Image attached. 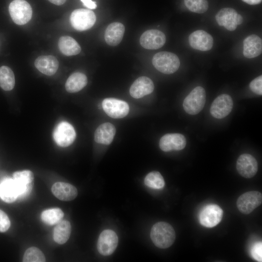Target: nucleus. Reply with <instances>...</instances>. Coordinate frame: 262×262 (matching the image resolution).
<instances>
[{
	"label": "nucleus",
	"mask_w": 262,
	"mask_h": 262,
	"mask_svg": "<svg viewBox=\"0 0 262 262\" xmlns=\"http://www.w3.org/2000/svg\"><path fill=\"white\" fill-rule=\"evenodd\" d=\"M251 254L253 258L258 262L262 261V243L258 242L252 246Z\"/></svg>",
	"instance_id": "34"
},
{
	"label": "nucleus",
	"mask_w": 262,
	"mask_h": 262,
	"mask_svg": "<svg viewBox=\"0 0 262 262\" xmlns=\"http://www.w3.org/2000/svg\"><path fill=\"white\" fill-rule=\"evenodd\" d=\"M118 242V237L114 231L105 229L99 236L97 243L98 250L102 255H110L115 250Z\"/></svg>",
	"instance_id": "9"
},
{
	"label": "nucleus",
	"mask_w": 262,
	"mask_h": 262,
	"mask_svg": "<svg viewBox=\"0 0 262 262\" xmlns=\"http://www.w3.org/2000/svg\"><path fill=\"white\" fill-rule=\"evenodd\" d=\"M115 132L116 129L114 125L110 123H103L95 132V141L99 144L108 145L113 141Z\"/></svg>",
	"instance_id": "24"
},
{
	"label": "nucleus",
	"mask_w": 262,
	"mask_h": 262,
	"mask_svg": "<svg viewBox=\"0 0 262 262\" xmlns=\"http://www.w3.org/2000/svg\"><path fill=\"white\" fill-rule=\"evenodd\" d=\"M152 63L159 71L165 74H171L179 69L180 61L174 53L162 51L156 53L152 58Z\"/></svg>",
	"instance_id": "2"
},
{
	"label": "nucleus",
	"mask_w": 262,
	"mask_h": 262,
	"mask_svg": "<svg viewBox=\"0 0 262 262\" xmlns=\"http://www.w3.org/2000/svg\"><path fill=\"white\" fill-rule=\"evenodd\" d=\"M262 202V194L258 191H253L241 195L237 200L236 204L241 213L249 214L259 206Z\"/></svg>",
	"instance_id": "8"
},
{
	"label": "nucleus",
	"mask_w": 262,
	"mask_h": 262,
	"mask_svg": "<svg viewBox=\"0 0 262 262\" xmlns=\"http://www.w3.org/2000/svg\"><path fill=\"white\" fill-rule=\"evenodd\" d=\"M74 127L68 122L62 121L55 127L53 137L56 144L61 147H66L71 145L76 138Z\"/></svg>",
	"instance_id": "6"
},
{
	"label": "nucleus",
	"mask_w": 262,
	"mask_h": 262,
	"mask_svg": "<svg viewBox=\"0 0 262 262\" xmlns=\"http://www.w3.org/2000/svg\"><path fill=\"white\" fill-rule=\"evenodd\" d=\"M205 101V89L201 86H197L186 97L183 102V107L187 113L191 115H195L202 110Z\"/></svg>",
	"instance_id": "3"
},
{
	"label": "nucleus",
	"mask_w": 262,
	"mask_h": 262,
	"mask_svg": "<svg viewBox=\"0 0 262 262\" xmlns=\"http://www.w3.org/2000/svg\"><path fill=\"white\" fill-rule=\"evenodd\" d=\"M9 12L13 21L22 25L28 22L32 18V9L25 0H14L9 6Z\"/></svg>",
	"instance_id": "4"
},
{
	"label": "nucleus",
	"mask_w": 262,
	"mask_h": 262,
	"mask_svg": "<svg viewBox=\"0 0 262 262\" xmlns=\"http://www.w3.org/2000/svg\"><path fill=\"white\" fill-rule=\"evenodd\" d=\"M145 184L153 189H161L165 184L164 179L158 171H152L149 173L144 180Z\"/></svg>",
	"instance_id": "30"
},
{
	"label": "nucleus",
	"mask_w": 262,
	"mask_h": 262,
	"mask_svg": "<svg viewBox=\"0 0 262 262\" xmlns=\"http://www.w3.org/2000/svg\"><path fill=\"white\" fill-rule=\"evenodd\" d=\"M23 262H44L46 261L43 252L36 247H31L25 252Z\"/></svg>",
	"instance_id": "31"
},
{
	"label": "nucleus",
	"mask_w": 262,
	"mask_h": 262,
	"mask_svg": "<svg viewBox=\"0 0 262 262\" xmlns=\"http://www.w3.org/2000/svg\"><path fill=\"white\" fill-rule=\"evenodd\" d=\"M13 179L19 190L18 199L27 196L31 192L33 184V174L29 170L16 171L13 173Z\"/></svg>",
	"instance_id": "10"
},
{
	"label": "nucleus",
	"mask_w": 262,
	"mask_h": 262,
	"mask_svg": "<svg viewBox=\"0 0 262 262\" xmlns=\"http://www.w3.org/2000/svg\"><path fill=\"white\" fill-rule=\"evenodd\" d=\"M19 190L13 179L6 178L0 183V197L6 203H12L18 199Z\"/></svg>",
	"instance_id": "19"
},
{
	"label": "nucleus",
	"mask_w": 262,
	"mask_h": 262,
	"mask_svg": "<svg viewBox=\"0 0 262 262\" xmlns=\"http://www.w3.org/2000/svg\"><path fill=\"white\" fill-rule=\"evenodd\" d=\"M96 20L95 13L86 9H76L72 12L70 17L72 26L79 31L89 29L94 25Z\"/></svg>",
	"instance_id": "5"
},
{
	"label": "nucleus",
	"mask_w": 262,
	"mask_h": 262,
	"mask_svg": "<svg viewBox=\"0 0 262 262\" xmlns=\"http://www.w3.org/2000/svg\"><path fill=\"white\" fill-rule=\"evenodd\" d=\"M58 47L61 52L66 56L75 55L81 51V48L78 42L69 36L61 37L59 39Z\"/></svg>",
	"instance_id": "26"
},
{
	"label": "nucleus",
	"mask_w": 262,
	"mask_h": 262,
	"mask_svg": "<svg viewBox=\"0 0 262 262\" xmlns=\"http://www.w3.org/2000/svg\"><path fill=\"white\" fill-rule=\"evenodd\" d=\"M10 221L7 215L0 210V232L6 231L10 227Z\"/></svg>",
	"instance_id": "35"
},
{
	"label": "nucleus",
	"mask_w": 262,
	"mask_h": 262,
	"mask_svg": "<svg viewBox=\"0 0 262 262\" xmlns=\"http://www.w3.org/2000/svg\"><path fill=\"white\" fill-rule=\"evenodd\" d=\"M166 41L165 34L161 31L148 30L141 35L140 38L141 45L146 49H156L162 47Z\"/></svg>",
	"instance_id": "13"
},
{
	"label": "nucleus",
	"mask_w": 262,
	"mask_h": 262,
	"mask_svg": "<svg viewBox=\"0 0 262 262\" xmlns=\"http://www.w3.org/2000/svg\"><path fill=\"white\" fill-rule=\"evenodd\" d=\"M175 232L171 225L165 222L155 224L150 231V238L153 244L160 248H166L174 243Z\"/></svg>",
	"instance_id": "1"
},
{
	"label": "nucleus",
	"mask_w": 262,
	"mask_h": 262,
	"mask_svg": "<svg viewBox=\"0 0 262 262\" xmlns=\"http://www.w3.org/2000/svg\"><path fill=\"white\" fill-rule=\"evenodd\" d=\"M189 43L194 49L207 51L213 46V37L205 31L199 30L192 33L189 37Z\"/></svg>",
	"instance_id": "16"
},
{
	"label": "nucleus",
	"mask_w": 262,
	"mask_h": 262,
	"mask_svg": "<svg viewBox=\"0 0 262 262\" xmlns=\"http://www.w3.org/2000/svg\"><path fill=\"white\" fill-rule=\"evenodd\" d=\"M154 88L153 82L150 79L141 76L132 84L130 89V94L132 98H139L151 94Z\"/></svg>",
	"instance_id": "18"
},
{
	"label": "nucleus",
	"mask_w": 262,
	"mask_h": 262,
	"mask_svg": "<svg viewBox=\"0 0 262 262\" xmlns=\"http://www.w3.org/2000/svg\"><path fill=\"white\" fill-rule=\"evenodd\" d=\"M262 40L258 35H250L243 41V54L247 58L256 57L262 53Z\"/></svg>",
	"instance_id": "21"
},
{
	"label": "nucleus",
	"mask_w": 262,
	"mask_h": 262,
	"mask_svg": "<svg viewBox=\"0 0 262 262\" xmlns=\"http://www.w3.org/2000/svg\"><path fill=\"white\" fill-rule=\"evenodd\" d=\"M15 84L13 71L8 66H3L0 67V86L5 91L12 90Z\"/></svg>",
	"instance_id": "28"
},
{
	"label": "nucleus",
	"mask_w": 262,
	"mask_h": 262,
	"mask_svg": "<svg viewBox=\"0 0 262 262\" xmlns=\"http://www.w3.org/2000/svg\"><path fill=\"white\" fill-rule=\"evenodd\" d=\"M34 66L42 73L51 76L57 71L59 62L52 55L40 56L35 60Z\"/></svg>",
	"instance_id": "22"
},
{
	"label": "nucleus",
	"mask_w": 262,
	"mask_h": 262,
	"mask_svg": "<svg viewBox=\"0 0 262 262\" xmlns=\"http://www.w3.org/2000/svg\"><path fill=\"white\" fill-rule=\"evenodd\" d=\"M64 216V213L60 208H50L44 210L41 214V220L46 224L50 226L56 225L60 222Z\"/></svg>",
	"instance_id": "29"
},
{
	"label": "nucleus",
	"mask_w": 262,
	"mask_h": 262,
	"mask_svg": "<svg viewBox=\"0 0 262 262\" xmlns=\"http://www.w3.org/2000/svg\"><path fill=\"white\" fill-rule=\"evenodd\" d=\"M236 169L242 177L248 179L252 178L258 170L257 162L251 155L243 154L237 160Z\"/></svg>",
	"instance_id": "14"
},
{
	"label": "nucleus",
	"mask_w": 262,
	"mask_h": 262,
	"mask_svg": "<svg viewBox=\"0 0 262 262\" xmlns=\"http://www.w3.org/2000/svg\"><path fill=\"white\" fill-rule=\"evenodd\" d=\"M71 231V226L70 222L67 220H61L54 228L53 239L58 244H64L69 238Z\"/></svg>",
	"instance_id": "27"
},
{
	"label": "nucleus",
	"mask_w": 262,
	"mask_h": 262,
	"mask_svg": "<svg viewBox=\"0 0 262 262\" xmlns=\"http://www.w3.org/2000/svg\"><path fill=\"white\" fill-rule=\"evenodd\" d=\"M186 7L191 12L202 14L208 9L207 0H184Z\"/></svg>",
	"instance_id": "32"
},
{
	"label": "nucleus",
	"mask_w": 262,
	"mask_h": 262,
	"mask_svg": "<svg viewBox=\"0 0 262 262\" xmlns=\"http://www.w3.org/2000/svg\"><path fill=\"white\" fill-rule=\"evenodd\" d=\"M233 105L231 97L228 94H222L213 100L210 112L213 117L218 119L223 118L231 112Z\"/></svg>",
	"instance_id": "11"
},
{
	"label": "nucleus",
	"mask_w": 262,
	"mask_h": 262,
	"mask_svg": "<svg viewBox=\"0 0 262 262\" xmlns=\"http://www.w3.org/2000/svg\"><path fill=\"white\" fill-rule=\"evenodd\" d=\"M53 194L59 199L68 201L74 199L78 195L76 188L66 182H57L51 187Z\"/></svg>",
	"instance_id": "20"
},
{
	"label": "nucleus",
	"mask_w": 262,
	"mask_h": 262,
	"mask_svg": "<svg viewBox=\"0 0 262 262\" xmlns=\"http://www.w3.org/2000/svg\"><path fill=\"white\" fill-rule=\"evenodd\" d=\"M243 1L250 4L256 5L260 3L262 0H242Z\"/></svg>",
	"instance_id": "37"
},
{
	"label": "nucleus",
	"mask_w": 262,
	"mask_h": 262,
	"mask_svg": "<svg viewBox=\"0 0 262 262\" xmlns=\"http://www.w3.org/2000/svg\"><path fill=\"white\" fill-rule=\"evenodd\" d=\"M249 87L251 90L254 93L262 95V76L260 75L252 80L250 84Z\"/></svg>",
	"instance_id": "33"
},
{
	"label": "nucleus",
	"mask_w": 262,
	"mask_h": 262,
	"mask_svg": "<svg viewBox=\"0 0 262 262\" xmlns=\"http://www.w3.org/2000/svg\"><path fill=\"white\" fill-rule=\"evenodd\" d=\"M223 211L218 205L209 204L203 208L199 214L200 224L207 228L216 226L221 220Z\"/></svg>",
	"instance_id": "12"
},
{
	"label": "nucleus",
	"mask_w": 262,
	"mask_h": 262,
	"mask_svg": "<svg viewBox=\"0 0 262 262\" xmlns=\"http://www.w3.org/2000/svg\"><path fill=\"white\" fill-rule=\"evenodd\" d=\"M83 4L90 9H94L97 7L96 3L92 0H81Z\"/></svg>",
	"instance_id": "36"
},
{
	"label": "nucleus",
	"mask_w": 262,
	"mask_h": 262,
	"mask_svg": "<svg viewBox=\"0 0 262 262\" xmlns=\"http://www.w3.org/2000/svg\"><path fill=\"white\" fill-rule=\"evenodd\" d=\"M125 32V27L120 22H113L107 27L104 38L107 44L115 46L121 41Z\"/></svg>",
	"instance_id": "23"
},
{
	"label": "nucleus",
	"mask_w": 262,
	"mask_h": 262,
	"mask_svg": "<svg viewBox=\"0 0 262 262\" xmlns=\"http://www.w3.org/2000/svg\"><path fill=\"white\" fill-rule=\"evenodd\" d=\"M102 106L106 114L113 118H123L129 112V106L126 101L115 98H105Z\"/></svg>",
	"instance_id": "7"
},
{
	"label": "nucleus",
	"mask_w": 262,
	"mask_h": 262,
	"mask_svg": "<svg viewBox=\"0 0 262 262\" xmlns=\"http://www.w3.org/2000/svg\"><path fill=\"white\" fill-rule=\"evenodd\" d=\"M186 144L185 136L180 133H167L161 137L159 147L165 152L180 150L183 149Z\"/></svg>",
	"instance_id": "15"
},
{
	"label": "nucleus",
	"mask_w": 262,
	"mask_h": 262,
	"mask_svg": "<svg viewBox=\"0 0 262 262\" xmlns=\"http://www.w3.org/2000/svg\"><path fill=\"white\" fill-rule=\"evenodd\" d=\"M87 83L86 75L81 72H75L66 80L65 84L66 90L69 93H76L81 90Z\"/></svg>",
	"instance_id": "25"
},
{
	"label": "nucleus",
	"mask_w": 262,
	"mask_h": 262,
	"mask_svg": "<svg viewBox=\"0 0 262 262\" xmlns=\"http://www.w3.org/2000/svg\"><path fill=\"white\" fill-rule=\"evenodd\" d=\"M50 2L57 5H61L63 4L66 1V0H49Z\"/></svg>",
	"instance_id": "38"
},
{
	"label": "nucleus",
	"mask_w": 262,
	"mask_h": 262,
	"mask_svg": "<svg viewBox=\"0 0 262 262\" xmlns=\"http://www.w3.org/2000/svg\"><path fill=\"white\" fill-rule=\"evenodd\" d=\"M239 14L233 8H224L215 15V19L220 26L230 31H234L237 26Z\"/></svg>",
	"instance_id": "17"
}]
</instances>
